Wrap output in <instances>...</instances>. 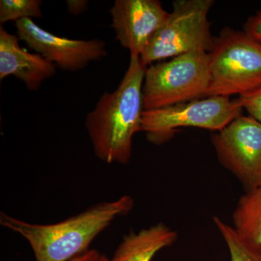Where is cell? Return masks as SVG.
<instances>
[{"mask_svg":"<svg viewBox=\"0 0 261 261\" xmlns=\"http://www.w3.org/2000/svg\"><path fill=\"white\" fill-rule=\"evenodd\" d=\"M147 67L130 56L128 69L116 90L105 92L87 114L85 126L94 154L107 163H129L134 136L142 132V87Z\"/></svg>","mask_w":261,"mask_h":261,"instance_id":"1","label":"cell"},{"mask_svg":"<svg viewBox=\"0 0 261 261\" xmlns=\"http://www.w3.org/2000/svg\"><path fill=\"white\" fill-rule=\"evenodd\" d=\"M129 195L99 202L87 211L53 224H31L2 212L0 224L25 239L36 261H70L89 251L92 241L115 219L130 212Z\"/></svg>","mask_w":261,"mask_h":261,"instance_id":"2","label":"cell"},{"mask_svg":"<svg viewBox=\"0 0 261 261\" xmlns=\"http://www.w3.org/2000/svg\"><path fill=\"white\" fill-rule=\"evenodd\" d=\"M207 56L210 83L205 97L241 96L261 87V45L243 30L223 29Z\"/></svg>","mask_w":261,"mask_h":261,"instance_id":"3","label":"cell"},{"mask_svg":"<svg viewBox=\"0 0 261 261\" xmlns=\"http://www.w3.org/2000/svg\"><path fill=\"white\" fill-rule=\"evenodd\" d=\"M210 83L207 53L192 51L147 67L142 87L145 111L205 97Z\"/></svg>","mask_w":261,"mask_h":261,"instance_id":"4","label":"cell"},{"mask_svg":"<svg viewBox=\"0 0 261 261\" xmlns=\"http://www.w3.org/2000/svg\"><path fill=\"white\" fill-rule=\"evenodd\" d=\"M213 0H176L162 27L154 34L140 60L145 66L174 57L210 50L211 35L209 12Z\"/></svg>","mask_w":261,"mask_h":261,"instance_id":"5","label":"cell"},{"mask_svg":"<svg viewBox=\"0 0 261 261\" xmlns=\"http://www.w3.org/2000/svg\"><path fill=\"white\" fill-rule=\"evenodd\" d=\"M243 108L238 97H207L170 107L144 111L142 132L150 143L162 145L186 127L219 132L238 117Z\"/></svg>","mask_w":261,"mask_h":261,"instance_id":"6","label":"cell"},{"mask_svg":"<svg viewBox=\"0 0 261 261\" xmlns=\"http://www.w3.org/2000/svg\"><path fill=\"white\" fill-rule=\"evenodd\" d=\"M220 164L245 191L261 187V123L241 116L211 135Z\"/></svg>","mask_w":261,"mask_h":261,"instance_id":"7","label":"cell"},{"mask_svg":"<svg viewBox=\"0 0 261 261\" xmlns=\"http://www.w3.org/2000/svg\"><path fill=\"white\" fill-rule=\"evenodd\" d=\"M19 39L61 69L77 71L90 62L108 56L106 43L99 39H72L58 37L41 28L31 18L15 22Z\"/></svg>","mask_w":261,"mask_h":261,"instance_id":"8","label":"cell"},{"mask_svg":"<svg viewBox=\"0 0 261 261\" xmlns=\"http://www.w3.org/2000/svg\"><path fill=\"white\" fill-rule=\"evenodd\" d=\"M111 27L130 56L140 57L169 13L159 0H116L111 7Z\"/></svg>","mask_w":261,"mask_h":261,"instance_id":"9","label":"cell"},{"mask_svg":"<svg viewBox=\"0 0 261 261\" xmlns=\"http://www.w3.org/2000/svg\"><path fill=\"white\" fill-rule=\"evenodd\" d=\"M19 37L0 27V80L10 75L29 91H37L56 73V65L38 54L20 47Z\"/></svg>","mask_w":261,"mask_h":261,"instance_id":"10","label":"cell"},{"mask_svg":"<svg viewBox=\"0 0 261 261\" xmlns=\"http://www.w3.org/2000/svg\"><path fill=\"white\" fill-rule=\"evenodd\" d=\"M177 239L176 231L163 223L138 233L130 231L123 237L111 261H152L160 250L171 246Z\"/></svg>","mask_w":261,"mask_h":261,"instance_id":"11","label":"cell"},{"mask_svg":"<svg viewBox=\"0 0 261 261\" xmlns=\"http://www.w3.org/2000/svg\"><path fill=\"white\" fill-rule=\"evenodd\" d=\"M233 228L242 238L261 245V187L245 191L232 214Z\"/></svg>","mask_w":261,"mask_h":261,"instance_id":"12","label":"cell"},{"mask_svg":"<svg viewBox=\"0 0 261 261\" xmlns=\"http://www.w3.org/2000/svg\"><path fill=\"white\" fill-rule=\"evenodd\" d=\"M213 221L227 246L231 261H261V245L242 238L219 216H214Z\"/></svg>","mask_w":261,"mask_h":261,"instance_id":"13","label":"cell"},{"mask_svg":"<svg viewBox=\"0 0 261 261\" xmlns=\"http://www.w3.org/2000/svg\"><path fill=\"white\" fill-rule=\"evenodd\" d=\"M42 5L41 0H1L0 23L42 18Z\"/></svg>","mask_w":261,"mask_h":261,"instance_id":"14","label":"cell"},{"mask_svg":"<svg viewBox=\"0 0 261 261\" xmlns=\"http://www.w3.org/2000/svg\"><path fill=\"white\" fill-rule=\"evenodd\" d=\"M238 99L250 116L261 123V87L239 96Z\"/></svg>","mask_w":261,"mask_h":261,"instance_id":"15","label":"cell"},{"mask_svg":"<svg viewBox=\"0 0 261 261\" xmlns=\"http://www.w3.org/2000/svg\"><path fill=\"white\" fill-rule=\"evenodd\" d=\"M243 31L261 45V10L249 17L244 24Z\"/></svg>","mask_w":261,"mask_h":261,"instance_id":"16","label":"cell"},{"mask_svg":"<svg viewBox=\"0 0 261 261\" xmlns=\"http://www.w3.org/2000/svg\"><path fill=\"white\" fill-rule=\"evenodd\" d=\"M89 3L87 0H68L66 1L67 10L70 14L80 15L87 11Z\"/></svg>","mask_w":261,"mask_h":261,"instance_id":"17","label":"cell"},{"mask_svg":"<svg viewBox=\"0 0 261 261\" xmlns=\"http://www.w3.org/2000/svg\"><path fill=\"white\" fill-rule=\"evenodd\" d=\"M101 254L97 250H89L83 255L75 257L70 261H99Z\"/></svg>","mask_w":261,"mask_h":261,"instance_id":"18","label":"cell"},{"mask_svg":"<svg viewBox=\"0 0 261 261\" xmlns=\"http://www.w3.org/2000/svg\"><path fill=\"white\" fill-rule=\"evenodd\" d=\"M99 261H111L110 259H108L107 257L105 255H101Z\"/></svg>","mask_w":261,"mask_h":261,"instance_id":"19","label":"cell"}]
</instances>
